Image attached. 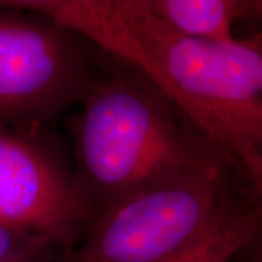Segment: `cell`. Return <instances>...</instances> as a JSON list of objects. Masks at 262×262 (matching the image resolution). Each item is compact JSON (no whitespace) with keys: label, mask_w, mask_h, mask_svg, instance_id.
<instances>
[{"label":"cell","mask_w":262,"mask_h":262,"mask_svg":"<svg viewBox=\"0 0 262 262\" xmlns=\"http://www.w3.org/2000/svg\"><path fill=\"white\" fill-rule=\"evenodd\" d=\"M258 37H259V39H261V42H262V32H259V34H258Z\"/></svg>","instance_id":"30bf717a"},{"label":"cell","mask_w":262,"mask_h":262,"mask_svg":"<svg viewBox=\"0 0 262 262\" xmlns=\"http://www.w3.org/2000/svg\"><path fill=\"white\" fill-rule=\"evenodd\" d=\"M147 5L170 28L201 41H234V24L242 19L237 0H147Z\"/></svg>","instance_id":"8992f818"},{"label":"cell","mask_w":262,"mask_h":262,"mask_svg":"<svg viewBox=\"0 0 262 262\" xmlns=\"http://www.w3.org/2000/svg\"><path fill=\"white\" fill-rule=\"evenodd\" d=\"M261 233V210L234 200L198 244L170 262H230Z\"/></svg>","instance_id":"52a82bcc"},{"label":"cell","mask_w":262,"mask_h":262,"mask_svg":"<svg viewBox=\"0 0 262 262\" xmlns=\"http://www.w3.org/2000/svg\"><path fill=\"white\" fill-rule=\"evenodd\" d=\"M242 19H251L262 25V0L242 2Z\"/></svg>","instance_id":"9c48e42d"},{"label":"cell","mask_w":262,"mask_h":262,"mask_svg":"<svg viewBox=\"0 0 262 262\" xmlns=\"http://www.w3.org/2000/svg\"><path fill=\"white\" fill-rule=\"evenodd\" d=\"M58 249L47 236L0 226V262H50Z\"/></svg>","instance_id":"ba28073f"},{"label":"cell","mask_w":262,"mask_h":262,"mask_svg":"<svg viewBox=\"0 0 262 262\" xmlns=\"http://www.w3.org/2000/svg\"><path fill=\"white\" fill-rule=\"evenodd\" d=\"M96 214L58 158L24 127L0 125V226L73 248Z\"/></svg>","instance_id":"5b68a950"},{"label":"cell","mask_w":262,"mask_h":262,"mask_svg":"<svg viewBox=\"0 0 262 262\" xmlns=\"http://www.w3.org/2000/svg\"><path fill=\"white\" fill-rule=\"evenodd\" d=\"M80 39L53 19L0 6V125L28 128L80 101L94 77Z\"/></svg>","instance_id":"277c9868"},{"label":"cell","mask_w":262,"mask_h":262,"mask_svg":"<svg viewBox=\"0 0 262 262\" xmlns=\"http://www.w3.org/2000/svg\"><path fill=\"white\" fill-rule=\"evenodd\" d=\"M53 19L137 70L246 172L262 198V42H211L177 32L147 0H8Z\"/></svg>","instance_id":"6da1fadb"},{"label":"cell","mask_w":262,"mask_h":262,"mask_svg":"<svg viewBox=\"0 0 262 262\" xmlns=\"http://www.w3.org/2000/svg\"><path fill=\"white\" fill-rule=\"evenodd\" d=\"M222 155L98 211L69 262H170L206 236L234 200Z\"/></svg>","instance_id":"3957f363"},{"label":"cell","mask_w":262,"mask_h":262,"mask_svg":"<svg viewBox=\"0 0 262 262\" xmlns=\"http://www.w3.org/2000/svg\"><path fill=\"white\" fill-rule=\"evenodd\" d=\"M77 105L75 177L96 213L225 155L133 67L94 75Z\"/></svg>","instance_id":"7a4b0ae2"}]
</instances>
